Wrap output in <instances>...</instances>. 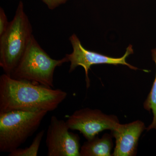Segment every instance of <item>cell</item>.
Returning <instances> with one entry per match:
<instances>
[{"label":"cell","instance_id":"obj_1","mask_svg":"<svg viewBox=\"0 0 156 156\" xmlns=\"http://www.w3.org/2000/svg\"><path fill=\"white\" fill-rule=\"evenodd\" d=\"M67 96V93L60 89L16 80L5 73L0 77V113L53 111Z\"/></svg>","mask_w":156,"mask_h":156},{"label":"cell","instance_id":"obj_2","mask_svg":"<svg viewBox=\"0 0 156 156\" xmlns=\"http://www.w3.org/2000/svg\"><path fill=\"white\" fill-rule=\"evenodd\" d=\"M30 21L22 2L18 4L13 20L0 36V66L11 76L17 67L34 36Z\"/></svg>","mask_w":156,"mask_h":156},{"label":"cell","instance_id":"obj_3","mask_svg":"<svg viewBox=\"0 0 156 156\" xmlns=\"http://www.w3.org/2000/svg\"><path fill=\"white\" fill-rule=\"evenodd\" d=\"M66 62L68 61L66 56L58 60L51 58L33 36L25 53L10 76L16 80L30 81L53 88L55 69Z\"/></svg>","mask_w":156,"mask_h":156},{"label":"cell","instance_id":"obj_4","mask_svg":"<svg viewBox=\"0 0 156 156\" xmlns=\"http://www.w3.org/2000/svg\"><path fill=\"white\" fill-rule=\"evenodd\" d=\"M46 111L0 113V151L10 153L32 136L48 114Z\"/></svg>","mask_w":156,"mask_h":156},{"label":"cell","instance_id":"obj_6","mask_svg":"<svg viewBox=\"0 0 156 156\" xmlns=\"http://www.w3.org/2000/svg\"><path fill=\"white\" fill-rule=\"evenodd\" d=\"M66 122L69 129L79 131L87 140L104 130L113 131L120 124L116 116L105 114L99 110L89 108L76 111L68 117Z\"/></svg>","mask_w":156,"mask_h":156},{"label":"cell","instance_id":"obj_7","mask_svg":"<svg viewBox=\"0 0 156 156\" xmlns=\"http://www.w3.org/2000/svg\"><path fill=\"white\" fill-rule=\"evenodd\" d=\"M69 130L66 121L51 117L46 139L48 156H81L80 136Z\"/></svg>","mask_w":156,"mask_h":156},{"label":"cell","instance_id":"obj_10","mask_svg":"<svg viewBox=\"0 0 156 156\" xmlns=\"http://www.w3.org/2000/svg\"><path fill=\"white\" fill-rule=\"evenodd\" d=\"M151 55L153 60L155 63L156 67V48L151 50ZM144 107L148 111L150 112L151 110L154 115L152 122L147 130L149 131L153 128L156 129V71L152 87L146 100L144 101Z\"/></svg>","mask_w":156,"mask_h":156},{"label":"cell","instance_id":"obj_9","mask_svg":"<svg viewBox=\"0 0 156 156\" xmlns=\"http://www.w3.org/2000/svg\"><path fill=\"white\" fill-rule=\"evenodd\" d=\"M112 134H105L101 138L96 136L87 140L81 147V156H112Z\"/></svg>","mask_w":156,"mask_h":156},{"label":"cell","instance_id":"obj_12","mask_svg":"<svg viewBox=\"0 0 156 156\" xmlns=\"http://www.w3.org/2000/svg\"><path fill=\"white\" fill-rule=\"evenodd\" d=\"M9 22L5 11L2 8L0 9V36L5 32L9 25Z\"/></svg>","mask_w":156,"mask_h":156},{"label":"cell","instance_id":"obj_5","mask_svg":"<svg viewBox=\"0 0 156 156\" xmlns=\"http://www.w3.org/2000/svg\"><path fill=\"white\" fill-rule=\"evenodd\" d=\"M69 40L72 45L73 51L70 54H66L65 56L67 58L68 62H70L69 72H72L78 66H81L83 68L86 73L87 88L90 86V80L88 75L89 70L92 65L97 64L123 65L128 66L131 69H138L137 68L131 66L126 61V58L129 55L134 53L132 45H129L127 48L126 53L122 57L113 58L85 49L82 46L80 41L75 34L71 36Z\"/></svg>","mask_w":156,"mask_h":156},{"label":"cell","instance_id":"obj_11","mask_svg":"<svg viewBox=\"0 0 156 156\" xmlns=\"http://www.w3.org/2000/svg\"><path fill=\"white\" fill-rule=\"evenodd\" d=\"M45 134L42 130L37 134L30 146L24 149L18 148L9 153V156H37L42 138Z\"/></svg>","mask_w":156,"mask_h":156},{"label":"cell","instance_id":"obj_8","mask_svg":"<svg viewBox=\"0 0 156 156\" xmlns=\"http://www.w3.org/2000/svg\"><path fill=\"white\" fill-rule=\"evenodd\" d=\"M145 129L144 123L140 120L124 125L119 124L111 131L113 137L115 139V147L112 155H136L138 140Z\"/></svg>","mask_w":156,"mask_h":156},{"label":"cell","instance_id":"obj_13","mask_svg":"<svg viewBox=\"0 0 156 156\" xmlns=\"http://www.w3.org/2000/svg\"><path fill=\"white\" fill-rule=\"evenodd\" d=\"M42 1L47 5L49 9L53 10L60 5L65 4L67 0H42Z\"/></svg>","mask_w":156,"mask_h":156}]
</instances>
